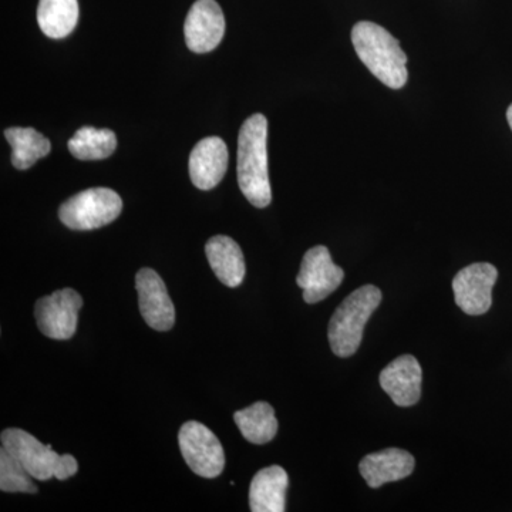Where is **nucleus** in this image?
<instances>
[{"label":"nucleus","mask_w":512,"mask_h":512,"mask_svg":"<svg viewBox=\"0 0 512 512\" xmlns=\"http://www.w3.org/2000/svg\"><path fill=\"white\" fill-rule=\"evenodd\" d=\"M497 278V268L484 262L461 269L453 281L454 299L458 308L473 316L490 311Z\"/></svg>","instance_id":"9"},{"label":"nucleus","mask_w":512,"mask_h":512,"mask_svg":"<svg viewBox=\"0 0 512 512\" xmlns=\"http://www.w3.org/2000/svg\"><path fill=\"white\" fill-rule=\"evenodd\" d=\"M228 168L227 144L220 137L198 141L190 156L192 184L202 191L212 190L221 183Z\"/></svg>","instance_id":"12"},{"label":"nucleus","mask_w":512,"mask_h":512,"mask_svg":"<svg viewBox=\"0 0 512 512\" xmlns=\"http://www.w3.org/2000/svg\"><path fill=\"white\" fill-rule=\"evenodd\" d=\"M67 148L80 161L104 160L116 151L117 137L107 128L82 127L70 138Z\"/></svg>","instance_id":"20"},{"label":"nucleus","mask_w":512,"mask_h":512,"mask_svg":"<svg viewBox=\"0 0 512 512\" xmlns=\"http://www.w3.org/2000/svg\"><path fill=\"white\" fill-rule=\"evenodd\" d=\"M82 306V296L70 288L60 289L52 295L40 298L35 308L37 328L47 338L70 339L76 333Z\"/></svg>","instance_id":"7"},{"label":"nucleus","mask_w":512,"mask_h":512,"mask_svg":"<svg viewBox=\"0 0 512 512\" xmlns=\"http://www.w3.org/2000/svg\"><path fill=\"white\" fill-rule=\"evenodd\" d=\"M185 463L197 476L215 478L225 467L224 448L218 437L204 424L188 421L178 434Z\"/></svg>","instance_id":"6"},{"label":"nucleus","mask_w":512,"mask_h":512,"mask_svg":"<svg viewBox=\"0 0 512 512\" xmlns=\"http://www.w3.org/2000/svg\"><path fill=\"white\" fill-rule=\"evenodd\" d=\"M507 120H508V124H510L511 130H512V104L510 107H508Z\"/></svg>","instance_id":"22"},{"label":"nucleus","mask_w":512,"mask_h":512,"mask_svg":"<svg viewBox=\"0 0 512 512\" xmlns=\"http://www.w3.org/2000/svg\"><path fill=\"white\" fill-rule=\"evenodd\" d=\"M79 20L77 0H39L37 23L47 37L63 39L76 28Z\"/></svg>","instance_id":"17"},{"label":"nucleus","mask_w":512,"mask_h":512,"mask_svg":"<svg viewBox=\"0 0 512 512\" xmlns=\"http://www.w3.org/2000/svg\"><path fill=\"white\" fill-rule=\"evenodd\" d=\"M238 185L245 198L256 208L271 204L268 173V120L254 114L242 124L238 137Z\"/></svg>","instance_id":"1"},{"label":"nucleus","mask_w":512,"mask_h":512,"mask_svg":"<svg viewBox=\"0 0 512 512\" xmlns=\"http://www.w3.org/2000/svg\"><path fill=\"white\" fill-rule=\"evenodd\" d=\"M2 447L18 458L26 471L39 481L50 478L64 481L76 476L79 464L70 454H57L52 446H45L28 431L6 429L2 431Z\"/></svg>","instance_id":"4"},{"label":"nucleus","mask_w":512,"mask_h":512,"mask_svg":"<svg viewBox=\"0 0 512 512\" xmlns=\"http://www.w3.org/2000/svg\"><path fill=\"white\" fill-rule=\"evenodd\" d=\"M234 420L242 436L249 443H269L278 433L274 407L265 402H258L247 409L239 410L234 414Z\"/></svg>","instance_id":"19"},{"label":"nucleus","mask_w":512,"mask_h":512,"mask_svg":"<svg viewBox=\"0 0 512 512\" xmlns=\"http://www.w3.org/2000/svg\"><path fill=\"white\" fill-rule=\"evenodd\" d=\"M18 458L2 447L0 450V490L3 493L36 494L37 485Z\"/></svg>","instance_id":"21"},{"label":"nucleus","mask_w":512,"mask_h":512,"mask_svg":"<svg viewBox=\"0 0 512 512\" xmlns=\"http://www.w3.org/2000/svg\"><path fill=\"white\" fill-rule=\"evenodd\" d=\"M5 137L12 147L13 167L18 170H28L52 150L50 141L32 127L8 128L5 130Z\"/></svg>","instance_id":"18"},{"label":"nucleus","mask_w":512,"mask_h":512,"mask_svg":"<svg viewBox=\"0 0 512 512\" xmlns=\"http://www.w3.org/2000/svg\"><path fill=\"white\" fill-rule=\"evenodd\" d=\"M205 254L212 271L222 284L228 288H238L242 284L247 268H245L244 254L234 239L225 235L212 237L205 245Z\"/></svg>","instance_id":"16"},{"label":"nucleus","mask_w":512,"mask_h":512,"mask_svg":"<svg viewBox=\"0 0 512 512\" xmlns=\"http://www.w3.org/2000/svg\"><path fill=\"white\" fill-rule=\"evenodd\" d=\"M414 457L400 448H387L369 454L360 461V474L369 487L379 488L383 484L409 477L414 470Z\"/></svg>","instance_id":"14"},{"label":"nucleus","mask_w":512,"mask_h":512,"mask_svg":"<svg viewBox=\"0 0 512 512\" xmlns=\"http://www.w3.org/2000/svg\"><path fill=\"white\" fill-rule=\"evenodd\" d=\"M421 377L423 373L416 357L404 355L384 367L380 373V386L394 404L410 407L420 400Z\"/></svg>","instance_id":"13"},{"label":"nucleus","mask_w":512,"mask_h":512,"mask_svg":"<svg viewBox=\"0 0 512 512\" xmlns=\"http://www.w3.org/2000/svg\"><path fill=\"white\" fill-rule=\"evenodd\" d=\"M185 43L194 53L212 52L225 35V18L215 0H197L184 25Z\"/></svg>","instance_id":"11"},{"label":"nucleus","mask_w":512,"mask_h":512,"mask_svg":"<svg viewBox=\"0 0 512 512\" xmlns=\"http://www.w3.org/2000/svg\"><path fill=\"white\" fill-rule=\"evenodd\" d=\"M288 485V473L282 467L258 471L249 488V508L252 512H284Z\"/></svg>","instance_id":"15"},{"label":"nucleus","mask_w":512,"mask_h":512,"mask_svg":"<svg viewBox=\"0 0 512 512\" xmlns=\"http://www.w3.org/2000/svg\"><path fill=\"white\" fill-rule=\"evenodd\" d=\"M352 42L359 59L390 89H402L409 79L407 56L399 40L382 26L359 22L352 30Z\"/></svg>","instance_id":"2"},{"label":"nucleus","mask_w":512,"mask_h":512,"mask_svg":"<svg viewBox=\"0 0 512 512\" xmlns=\"http://www.w3.org/2000/svg\"><path fill=\"white\" fill-rule=\"evenodd\" d=\"M138 306L147 325L158 332H167L175 323L174 303L161 276L154 269L143 268L136 276Z\"/></svg>","instance_id":"10"},{"label":"nucleus","mask_w":512,"mask_h":512,"mask_svg":"<svg viewBox=\"0 0 512 512\" xmlns=\"http://www.w3.org/2000/svg\"><path fill=\"white\" fill-rule=\"evenodd\" d=\"M343 278L345 272L340 266L333 264L329 249L319 245L309 249L303 256L296 282L303 291L306 303H318L335 292Z\"/></svg>","instance_id":"8"},{"label":"nucleus","mask_w":512,"mask_h":512,"mask_svg":"<svg viewBox=\"0 0 512 512\" xmlns=\"http://www.w3.org/2000/svg\"><path fill=\"white\" fill-rule=\"evenodd\" d=\"M382 292L373 285L362 286L350 293L336 309L329 323V343L339 357L355 355L363 339L367 320L379 308Z\"/></svg>","instance_id":"3"},{"label":"nucleus","mask_w":512,"mask_h":512,"mask_svg":"<svg viewBox=\"0 0 512 512\" xmlns=\"http://www.w3.org/2000/svg\"><path fill=\"white\" fill-rule=\"evenodd\" d=\"M123 201L110 188H89L69 198L60 207V221L74 231H92L109 225L121 214Z\"/></svg>","instance_id":"5"}]
</instances>
